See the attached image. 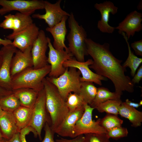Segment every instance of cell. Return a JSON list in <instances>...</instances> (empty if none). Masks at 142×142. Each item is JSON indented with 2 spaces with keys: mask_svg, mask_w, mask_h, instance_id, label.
Returning <instances> with one entry per match:
<instances>
[{
  "mask_svg": "<svg viewBox=\"0 0 142 142\" xmlns=\"http://www.w3.org/2000/svg\"><path fill=\"white\" fill-rule=\"evenodd\" d=\"M121 96L115 92H111L107 88L99 87L97 88V93L94 100L89 105L95 109L98 105L108 100L120 99Z\"/></svg>",
  "mask_w": 142,
  "mask_h": 142,
  "instance_id": "25",
  "label": "cell"
},
{
  "mask_svg": "<svg viewBox=\"0 0 142 142\" xmlns=\"http://www.w3.org/2000/svg\"></svg>",
  "mask_w": 142,
  "mask_h": 142,
  "instance_id": "50",
  "label": "cell"
},
{
  "mask_svg": "<svg viewBox=\"0 0 142 142\" xmlns=\"http://www.w3.org/2000/svg\"><path fill=\"white\" fill-rule=\"evenodd\" d=\"M142 79V65L138 69L137 73L135 74L133 79L131 80L133 83L134 85L136 83H139Z\"/></svg>",
  "mask_w": 142,
  "mask_h": 142,
  "instance_id": "38",
  "label": "cell"
},
{
  "mask_svg": "<svg viewBox=\"0 0 142 142\" xmlns=\"http://www.w3.org/2000/svg\"><path fill=\"white\" fill-rule=\"evenodd\" d=\"M3 111V110H2L1 108V106H0V115L1 114V113Z\"/></svg>",
  "mask_w": 142,
  "mask_h": 142,
  "instance_id": "46",
  "label": "cell"
},
{
  "mask_svg": "<svg viewBox=\"0 0 142 142\" xmlns=\"http://www.w3.org/2000/svg\"><path fill=\"white\" fill-rule=\"evenodd\" d=\"M123 102L119 100H109L102 103L95 108L100 113L106 112L118 115L119 108Z\"/></svg>",
  "mask_w": 142,
  "mask_h": 142,
  "instance_id": "28",
  "label": "cell"
},
{
  "mask_svg": "<svg viewBox=\"0 0 142 142\" xmlns=\"http://www.w3.org/2000/svg\"><path fill=\"white\" fill-rule=\"evenodd\" d=\"M31 132L34 135H36V133L34 130L31 127L28 126L23 129L20 132V136L21 142H27L26 138V136Z\"/></svg>",
  "mask_w": 142,
  "mask_h": 142,
  "instance_id": "35",
  "label": "cell"
},
{
  "mask_svg": "<svg viewBox=\"0 0 142 142\" xmlns=\"http://www.w3.org/2000/svg\"><path fill=\"white\" fill-rule=\"evenodd\" d=\"M13 93L19 100L21 106L32 108L39 92L33 89L23 88L13 90Z\"/></svg>",
  "mask_w": 142,
  "mask_h": 142,
  "instance_id": "22",
  "label": "cell"
},
{
  "mask_svg": "<svg viewBox=\"0 0 142 142\" xmlns=\"http://www.w3.org/2000/svg\"><path fill=\"white\" fill-rule=\"evenodd\" d=\"M97 88L92 82H81L79 94L83 98L86 103L90 105L95 97L97 93Z\"/></svg>",
  "mask_w": 142,
  "mask_h": 142,
  "instance_id": "27",
  "label": "cell"
},
{
  "mask_svg": "<svg viewBox=\"0 0 142 142\" xmlns=\"http://www.w3.org/2000/svg\"><path fill=\"white\" fill-rule=\"evenodd\" d=\"M39 30L36 24L33 23L22 31L15 34L11 33L6 38L11 40H13L12 45L23 51L32 46L37 37Z\"/></svg>",
  "mask_w": 142,
  "mask_h": 142,
  "instance_id": "12",
  "label": "cell"
},
{
  "mask_svg": "<svg viewBox=\"0 0 142 142\" xmlns=\"http://www.w3.org/2000/svg\"><path fill=\"white\" fill-rule=\"evenodd\" d=\"M85 43L88 53L93 59V63L89 68L97 74L110 79L115 92L118 94L121 95L124 91L133 93L134 85L130 78L125 74L127 70L121 65L123 61L116 58L110 51L109 44H101L87 38Z\"/></svg>",
  "mask_w": 142,
  "mask_h": 142,
  "instance_id": "1",
  "label": "cell"
},
{
  "mask_svg": "<svg viewBox=\"0 0 142 142\" xmlns=\"http://www.w3.org/2000/svg\"><path fill=\"white\" fill-rule=\"evenodd\" d=\"M68 18L70 31L67 36L69 52L78 61L85 62V56L88 55L85 43L87 34L82 25H79L73 13H70Z\"/></svg>",
  "mask_w": 142,
  "mask_h": 142,
  "instance_id": "3",
  "label": "cell"
},
{
  "mask_svg": "<svg viewBox=\"0 0 142 142\" xmlns=\"http://www.w3.org/2000/svg\"><path fill=\"white\" fill-rule=\"evenodd\" d=\"M69 112H72L84 108L85 104L80 95L75 93H70L66 101Z\"/></svg>",
  "mask_w": 142,
  "mask_h": 142,
  "instance_id": "30",
  "label": "cell"
},
{
  "mask_svg": "<svg viewBox=\"0 0 142 142\" xmlns=\"http://www.w3.org/2000/svg\"><path fill=\"white\" fill-rule=\"evenodd\" d=\"M12 44V41L5 38L2 39L0 38V45H2L6 46Z\"/></svg>",
  "mask_w": 142,
  "mask_h": 142,
  "instance_id": "42",
  "label": "cell"
},
{
  "mask_svg": "<svg viewBox=\"0 0 142 142\" xmlns=\"http://www.w3.org/2000/svg\"><path fill=\"white\" fill-rule=\"evenodd\" d=\"M132 48L137 55L142 56V39L135 41L131 44Z\"/></svg>",
  "mask_w": 142,
  "mask_h": 142,
  "instance_id": "36",
  "label": "cell"
},
{
  "mask_svg": "<svg viewBox=\"0 0 142 142\" xmlns=\"http://www.w3.org/2000/svg\"><path fill=\"white\" fill-rule=\"evenodd\" d=\"M106 134L89 133L84 136L83 142H110Z\"/></svg>",
  "mask_w": 142,
  "mask_h": 142,
  "instance_id": "33",
  "label": "cell"
},
{
  "mask_svg": "<svg viewBox=\"0 0 142 142\" xmlns=\"http://www.w3.org/2000/svg\"><path fill=\"white\" fill-rule=\"evenodd\" d=\"M48 39L49 51L47 62L51 67L48 77L57 78L63 74L65 71L66 68L63 66V63L73 57L70 52L64 50L55 49L51 42L50 39L48 37Z\"/></svg>",
  "mask_w": 142,
  "mask_h": 142,
  "instance_id": "9",
  "label": "cell"
},
{
  "mask_svg": "<svg viewBox=\"0 0 142 142\" xmlns=\"http://www.w3.org/2000/svg\"><path fill=\"white\" fill-rule=\"evenodd\" d=\"M1 142H21L20 133H17L9 139H6L3 138Z\"/></svg>",
  "mask_w": 142,
  "mask_h": 142,
  "instance_id": "39",
  "label": "cell"
},
{
  "mask_svg": "<svg viewBox=\"0 0 142 142\" xmlns=\"http://www.w3.org/2000/svg\"><path fill=\"white\" fill-rule=\"evenodd\" d=\"M84 111V107L73 112H69L61 125L55 133L63 137L72 138L75 137L74 132L75 125L82 116Z\"/></svg>",
  "mask_w": 142,
  "mask_h": 142,
  "instance_id": "19",
  "label": "cell"
},
{
  "mask_svg": "<svg viewBox=\"0 0 142 142\" xmlns=\"http://www.w3.org/2000/svg\"><path fill=\"white\" fill-rule=\"evenodd\" d=\"M61 0H58L54 3L44 1V9L45 13L43 14L39 13L33 14L32 17L34 18L44 20L48 25L52 27L60 22L64 17L70 16V14L63 10L61 8Z\"/></svg>",
  "mask_w": 142,
  "mask_h": 142,
  "instance_id": "11",
  "label": "cell"
},
{
  "mask_svg": "<svg viewBox=\"0 0 142 142\" xmlns=\"http://www.w3.org/2000/svg\"><path fill=\"white\" fill-rule=\"evenodd\" d=\"M121 34L127 43L128 50V56L122 65L126 68L128 67L130 69L131 75L133 77L135 74L137 69L142 62V58H138L134 54L133 52L131 50L128 39L125 33L122 32Z\"/></svg>",
  "mask_w": 142,
  "mask_h": 142,
  "instance_id": "26",
  "label": "cell"
},
{
  "mask_svg": "<svg viewBox=\"0 0 142 142\" xmlns=\"http://www.w3.org/2000/svg\"><path fill=\"white\" fill-rule=\"evenodd\" d=\"M17 48L12 44L3 46L0 50L2 61L0 67V86L12 91L11 74V61Z\"/></svg>",
  "mask_w": 142,
  "mask_h": 142,
  "instance_id": "10",
  "label": "cell"
},
{
  "mask_svg": "<svg viewBox=\"0 0 142 142\" xmlns=\"http://www.w3.org/2000/svg\"><path fill=\"white\" fill-rule=\"evenodd\" d=\"M0 106L3 111L13 113L21 105L18 99L12 93L0 99Z\"/></svg>",
  "mask_w": 142,
  "mask_h": 142,
  "instance_id": "29",
  "label": "cell"
},
{
  "mask_svg": "<svg viewBox=\"0 0 142 142\" xmlns=\"http://www.w3.org/2000/svg\"><path fill=\"white\" fill-rule=\"evenodd\" d=\"M0 142H1V141H0Z\"/></svg>",
  "mask_w": 142,
  "mask_h": 142,
  "instance_id": "49",
  "label": "cell"
},
{
  "mask_svg": "<svg viewBox=\"0 0 142 142\" xmlns=\"http://www.w3.org/2000/svg\"><path fill=\"white\" fill-rule=\"evenodd\" d=\"M81 118L77 122L74 132L75 137L89 133L106 134V130L100 124V119L96 121L92 119V113L94 108L86 103Z\"/></svg>",
  "mask_w": 142,
  "mask_h": 142,
  "instance_id": "7",
  "label": "cell"
},
{
  "mask_svg": "<svg viewBox=\"0 0 142 142\" xmlns=\"http://www.w3.org/2000/svg\"><path fill=\"white\" fill-rule=\"evenodd\" d=\"M128 131L126 128L122 126L114 127L107 131L106 134L109 138H111L115 140L127 136Z\"/></svg>",
  "mask_w": 142,
  "mask_h": 142,
  "instance_id": "32",
  "label": "cell"
},
{
  "mask_svg": "<svg viewBox=\"0 0 142 142\" xmlns=\"http://www.w3.org/2000/svg\"><path fill=\"white\" fill-rule=\"evenodd\" d=\"M93 63V60L92 59H89L86 62H81L73 57L65 61L63 65L65 68L74 67L78 69L82 75V77L80 78L81 82H92L101 85L102 81L106 80L107 78L93 72L90 69L89 66Z\"/></svg>",
  "mask_w": 142,
  "mask_h": 142,
  "instance_id": "13",
  "label": "cell"
},
{
  "mask_svg": "<svg viewBox=\"0 0 142 142\" xmlns=\"http://www.w3.org/2000/svg\"><path fill=\"white\" fill-rule=\"evenodd\" d=\"M12 93V91H8L0 86V99L7 96Z\"/></svg>",
  "mask_w": 142,
  "mask_h": 142,
  "instance_id": "40",
  "label": "cell"
},
{
  "mask_svg": "<svg viewBox=\"0 0 142 142\" xmlns=\"http://www.w3.org/2000/svg\"><path fill=\"white\" fill-rule=\"evenodd\" d=\"M123 122L118 115L107 114L103 118L100 119V124L107 131L114 127L121 126Z\"/></svg>",
  "mask_w": 142,
  "mask_h": 142,
  "instance_id": "31",
  "label": "cell"
},
{
  "mask_svg": "<svg viewBox=\"0 0 142 142\" xmlns=\"http://www.w3.org/2000/svg\"><path fill=\"white\" fill-rule=\"evenodd\" d=\"M94 7L100 12L101 19L98 22L97 28L100 32L109 34L113 33L115 30V27L110 26L108 22L110 13L113 15L118 12V8L109 1H106L102 3H97Z\"/></svg>",
  "mask_w": 142,
  "mask_h": 142,
  "instance_id": "17",
  "label": "cell"
},
{
  "mask_svg": "<svg viewBox=\"0 0 142 142\" xmlns=\"http://www.w3.org/2000/svg\"><path fill=\"white\" fill-rule=\"evenodd\" d=\"M142 14L136 11H132L128 14L115 29L118 30V33L124 32L129 39L133 37L136 32L142 29Z\"/></svg>",
  "mask_w": 142,
  "mask_h": 142,
  "instance_id": "16",
  "label": "cell"
},
{
  "mask_svg": "<svg viewBox=\"0 0 142 142\" xmlns=\"http://www.w3.org/2000/svg\"><path fill=\"white\" fill-rule=\"evenodd\" d=\"M32 46L23 51L16 50L11 61V78L24 70L33 67L31 54Z\"/></svg>",
  "mask_w": 142,
  "mask_h": 142,
  "instance_id": "18",
  "label": "cell"
},
{
  "mask_svg": "<svg viewBox=\"0 0 142 142\" xmlns=\"http://www.w3.org/2000/svg\"><path fill=\"white\" fill-rule=\"evenodd\" d=\"M4 17V19L0 23V27L5 29H12V34L22 31L33 23L30 16L19 12L14 14H9Z\"/></svg>",
  "mask_w": 142,
  "mask_h": 142,
  "instance_id": "15",
  "label": "cell"
},
{
  "mask_svg": "<svg viewBox=\"0 0 142 142\" xmlns=\"http://www.w3.org/2000/svg\"><path fill=\"white\" fill-rule=\"evenodd\" d=\"M138 142H141V141H138Z\"/></svg>",
  "mask_w": 142,
  "mask_h": 142,
  "instance_id": "48",
  "label": "cell"
},
{
  "mask_svg": "<svg viewBox=\"0 0 142 142\" xmlns=\"http://www.w3.org/2000/svg\"><path fill=\"white\" fill-rule=\"evenodd\" d=\"M2 139H3V138H2V135L1 133V130H0V141H1V140H2Z\"/></svg>",
  "mask_w": 142,
  "mask_h": 142,
  "instance_id": "45",
  "label": "cell"
},
{
  "mask_svg": "<svg viewBox=\"0 0 142 142\" xmlns=\"http://www.w3.org/2000/svg\"><path fill=\"white\" fill-rule=\"evenodd\" d=\"M32 109V118L29 126L34 130L41 140L42 131L45 123L47 121L51 124V120L49 119L47 115L44 88L39 91Z\"/></svg>",
  "mask_w": 142,
  "mask_h": 142,
  "instance_id": "8",
  "label": "cell"
},
{
  "mask_svg": "<svg viewBox=\"0 0 142 142\" xmlns=\"http://www.w3.org/2000/svg\"><path fill=\"white\" fill-rule=\"evenodd\" d=\"M0 15H3L12 11L30 16L37 10L44 9V1L42 0H0Z\"/></svg>",
  "mask_w": 142,
  "mask_h": 142,
  "instance_id": "6",
  "label": "cell"
},
{
  "mask_svg": "<svg viewBox=\"0 0 142 142\" xmlns=\"http://www.w3.org/2000/svg\"><path fill=\"white\" fill-rule=\"evenodd\" d=\"M48 37L44 31L39 30L37 37L33 44L31 54L33 62V68L38 69L48 65L46 52L48 47Z\"/></svg>",
  "mask_w": 142,
  "mask_h": 142,
  "instance_id": "14",
  "label": "cell"
},
{
  "mask_svg": "<svg viewBox=\"0 0 142 142\" xmlns=\"http://www.w3.org/2000/svg\"><path fill=\"white\" fill-rule=\"evenodd\" d=\"M69 17L65 16L59 23L52 27H48L46 31L50 33L54 39L53 46L57 50H65L69 52L68 48L65 44V37L67 32L66 22Z\"/></svg>",
  "mask_w": 142,
  "mask_h": 142,
  "instance_id": "20",
  "label": "cell"
},
{
  "mask_svg": "<svg viewBox=\"0 0 142 142\" xmlns=\"http://www.w3.org/2000/svg\"><path fill=\"white\" fill-rule=\"evenodd\" d=\"M84 138L83 135L77 136L71 139H67L62 138L56 140V142H83Z\"/></svg>",
  "mask_w": 142,
  "mask_h": 142,
  "instance_id": "37",
  "label": "cell"
},
{
  "mask_svg": "<svg viewBox=\"0 0 142 142\" xmlns=\"http://www.w3.org/2000/svg\"><path fill=\"white\" fill-rule=\"evenodd\" d=\"M138 10H142V1H140L137 6Z\"/></svg>",
  "mask_w": 142,
  "mask_h": 142,
  "instance_id": "43",
  "label": "cell"
},
{
  "mask_svg": "<svg viewBox=\"0 0 142 142\" xmlns=\"http://www.w3.org/2000/svg\"><path fill=\"white\" fill-rule=\"evenodd\" d=\"M33 113V109L21 106L13 112L19 132L29 126Z\"/></svg>",
  "mask_w": 142,
  "mask_h": 142,
  "instance_id": "24",
  "label": "cell"
},
{
  "mask_svg": "<svg viewBox=\"0 0 142 142\" xmlns=\"http://www.w3.org/2000/svg\"><path fill=\"white\" fill-rule=\"evenodd\" d=\"M119 114L129 120L132 126H141L142 123V112L131 107L122 102L119 109Z\"/></svg>",
  "mask_w": 142,
  "mask_h": 142,
  "instance_id": "23",
  "label": "cell"
},
{
  "mask_svg": "<svg viewBox=\"0 0 142 142\" xmlns=\"http://www.w3.org/2000/svg\"><path fill=\"white\" fill-rule=\"evenodd\" d=\"M51 67L48 64L41 68H28L12 78L11 87L13 90L23 88L33 89L38 91L44 88L43 79L48 74Z\"/></svg>",
  "mask_w": 142,
  "mask_h": 142,
  "instance_id": "4",
  "label": "cell"
},
{
  "mask_svg": "<svg viewBox=\"0 0 142 142\" xmlns=\"http://www.w3.org/2000/svg\"><path fill=\"white\" fill-rule=\"evenodd\" d=\"M0 129L3 138L6 139L19 132L13 113L3 111L0 115Z\"/></svg>",
  "mask_w": 142,
  "mask_h": 142,
  "instance_id": "21",
  "label": "cell"
},
{
  "mask_svg": "<svg viewBox=\"0 0 142 142\" xmlns=\"http://www.w3.org/2000/svg\"><path fill=\"white\" fill-rule=\"evenodd\" d=\"M45 132V136L41 142H56L54 140V132L52 129L50 124L46 122L44 126Z\"/></svg>",
  "mask_w": 142,
  "mask_h": 142,
  "instance_id": "34",
  "label": "cell"
},
{
  "mask_svg": "<svg viewBox=\"0 0 142 142\" xmlns=\"http://www.w3.org/2000/svg\"><path fill=\"white\" fill-rule=\"evenodd\" d=\"M42 82L45 92L46 108L51 121L50 127L55 133L63 123L69 110L57 87L46 77Z\"/></svg>",
  "mask_w": 142,
  "mask_h": 142,
  "instance_id": "2",
  "label": "cell"
},
{
  "mask_svg": "<svg viewBox=\"0 0 142 142\" xmlns=\"http://www.w3.org/2000/svg\"><path fill=\"white\" fill-rule=\"evenodd\" d=\"M80 72L74 67L66 68L64 73L58 77H47L46 78L54 85L65 101L68 94L73 92L79 94L81 82Z\"/></svg>",
  "mask_w": 142,
  "mask_h": 142,
  "instance_id": "5",
  "label": "cell"
},
{
  "mask_svg": "<svg viewBox=\"0 0 142 142\" xmlns=\"http://www.w3.org/2000/svg\"><path fill=\"white\" fill-rule=\"evenodd\" d=\"M2 61V57L1 52L0 50V67L1 65Z\"/></svg>",
  "mask_w": 142,
  "mask_h": 142,
  "instance_id": "44",
  "label": "cell"
},
{
  "mask_svg": "<svg viewBox=\"0 0 142 142\" xmlns=\"http://www.w3.org/2000/svg\"><path fill=\"white\" fill-rule=\"evenodd\" d=\"M125 103L127 105L135 108H138L141 106L139 103L132 102L129 100L128 99H127L125 100Z\"/></svg>",
  "mask_w": 142,
  "mask_h": 142,
  "instance_id": "41",
  "label": "cell"
},
{
  "mask_svg": "<svg viewBox=\"0 0 142 142\" xmlns=\"http://www.w3.org/2000/svg\"><path fill=\"white\" fill-rule=\"evenodd\" d=\"M139 103L141 105H142V100H141Z\"/></svg>",
  "mask_w": 142,
  "mask_h": 142,
  "instance_id": "47",
  "label": "cell"
}]
</instances>
